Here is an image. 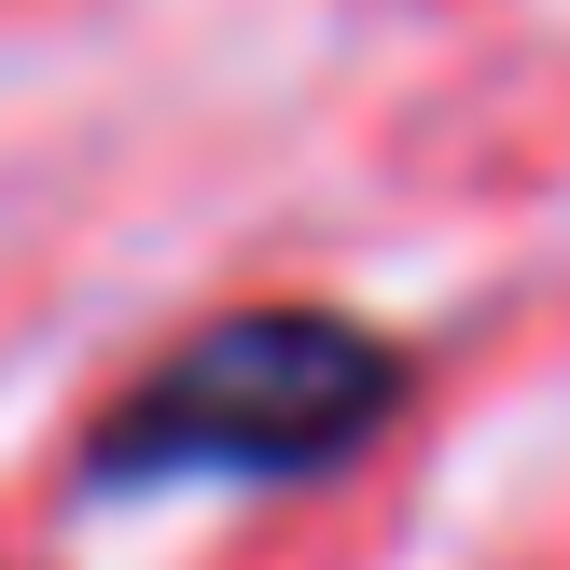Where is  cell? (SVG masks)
<instances>
[{"instance_id": "obj_1", "label": "cell", "mask_w": 570, "mask_h": 570, "mask_svg": "<svg viewBox=\"0 0 570 570\" xmlns=\"http://www.w3.org/2000/svg\"><path fill=\"white\" fill-rule=\"evenodd\" d=\"M404 404V348L348 306H223L181 348H154L70 445L83 501H139V488H306L348 473Z\"/></svg>"}]
</instances>
